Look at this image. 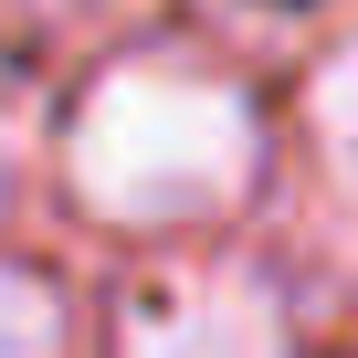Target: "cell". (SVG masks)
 Listing matches in <instances>:
<instances>
[{
    "instance_id": "4",
    "label": "cell",
    "mask_w": 358,
    "mask_h": 358,
    "mask_svg": "<svg viewBox=\"0 0 358 358\" xmlns=\"http://www.w3.org/2000/svg\"><path fill=\"white\" fill-rule=\"evenodd\" d=\"M306 127H316V158L358 190V32L316 64V85H306Z\"/></svg>"
},
{
    "instance_id": "6",
    "label": "cell",
    "mask_w": 358,
    "mask_h": 358,
    "mask_svg": "<svg viewBox=\"0 0 358 358\" xmlns=\"http://www.w3.org/2000/svg\"><path fill=\"white\" fill-rule=\"evenodd\" d=\"M0 201H11V169H0Z\"/></svg>"
},
{
    "instance_id": "3",
    "label": "cell",
    "mask_w": 358,
    "mask_h": 358,
    "mask_svg": "<svg viewBox=\"0 0 358 358\" xmlns=\"http://www.w3.org/2000/svg\"><path fill=\"white\" fill-rule=\"evenodd\" d=\"M0 358H74V306L43 264L0 253Z\"/></svg>"
},
{
    "instance_id": "1",
    "label": "cell",
    "mask_w": 358,
    "mask_h": 358,
    "mask_svg": "<svg viewBox=\"0 0 358 358\" xmlns=\"http://www.w3.org/2000/svg\"><path fill=\"white\" fill-rule=\"evenodd\" d=\"M264 179L253 95L190 53H127L85 85L64 127V190L116 232H201L232 222Z\"/></svg>"
},
{
    "instance_id": "5",
    "label": "cell",
    "mask_w": 358,
    "mask_h": 358,
    "mask_svg": "<svg viewBox=\"0 0 358 358\" xmlns=\"http://www.w3.org/2000/svg\"><path fill=\"white\" fill-rule=\"evenodd\" d=\"M232 11H253V22H295V11H316V0H232Z\"/></svg>"
},
{
    "instance_id": "2",
    "label": "cell",
    "mask_w": 358,
    "mask_h": 358,
    "mask_svg": "<svg viewBox=\"0 0 358 358\" xmlns=\"http://www.w3.org/2000/svg\"><path fill=\"white\" fill-rule=\"evenodd\" d=\"M116 358H295V316L243 264H190L116 316Z\"/></svg>"
}]
</instances>
